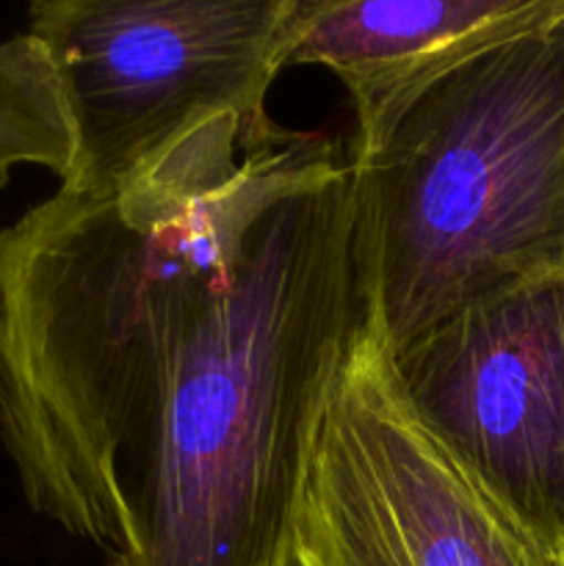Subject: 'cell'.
Returning <instances> with one entry per match:
<instances>
[{
	"label": "cell",
	"instance_id": "7",
	"mask_svg": "<svg viewBox=\"0 0 564 566\" xmlns=\"http://www.w3.org/2000/svg\"><path fill=\"white\" fill-rule=\"evenodd\" d=\"M564 9V0H288L280 70L324 66L352 97V153L374 147L442 72Z\"/></svg>",
	"mask_w": 564,
	"mask_h": 566
},
{
	"label": "cell",
	"instance_id": "5",
	"mask_svg": "<svg viewBox=\"0 0 564 566\" xmlns=\"http://www.w3.org/2000/svg\"><path fill=\"white\" fill-rule=\"evenodd\" d=\"M291 566H564L418 423L374 313L359 318L315 423Z\"/></svg>",
	"mask_w": 564,
	"mask_h": 566
},
{
	"label": "cell",
	"instance_id": "8",
	"mask_svg": "<svg viewBox=\"0 0 564 566\" xmlns=\"http://www.w3.org/2000/svg\"><path fill=\"white\" fill-rule=\"evenodd\" d=\"M75 155L70 111L53 64L31 33L0 42V188L17 166L64 177Z\"/></svg>",
	"mask_w": 564,
	"mask_h": 566
},
{
	"label": "cell",
	"instance_id": "4",
	"mask_svg": "<svg viewBox=\"0 0 564 566\" xmlns=\"http://www.w3.org/2000/svg\"><path fill=\"white\" fill-rule=\"evenodd\" d=\"M288 0H28L75 133L61 188L105 197L202 127L265 122Z\"/></svg>",
	"mask_w": 564,
	"mask_h": 566
},
{
	"label": "cell",
	"instance_id": "6",
	"mask_svg": "<svg viewBox=\"0 0 564 566\" xmlns=\"http://www.w3.org/2000/svg\"><path fill=\"white\" fill-rule=\"evenodd\" d=\"M393 363L418 423L564 564V269L459 310Z\"/></svg>",
	"mask_w": 564,
	"mask_h": 566
},
{
	"label": "cell",
	"instance_id": "3",
	"mask_svg": "<svg viewBox=\"0 0 564 566\" xmlns=\"http://www.w3.org/2000/svg\"><path fill=\"white\" fill-rule=\"evenodd\" d=\"M359 307L393 354L564 269V9L420 88L346 158Z\"/></svg>",
	"mask_w": 564,
	"mask_h": 566
},
{
	"label": "cell",
	"instance_id": "2",
	"mask_svg": "<svg viewBox=\"0 0 564 566\" xmlns=\"http://www.w3.org/2000/svg\"><path fill=\"white\" fill-rule=\"evenodd\" d=\"M352 180L330 160L276 199L188 340L108 566H291L315 423L357 332Z\"/></svg>",
	"mask_w": 564,
	"mask_h": 566
},
{
	"label": "cell",
	"instance_id": "1",
	"mask_svg": "<svg viewBox=\"0 0 564 566\" xmlns=\"http://www.w3.org/2000/svg\"><path fill=\"white\" fill-rule=\"evenodd\" d=\"M321 130L219 119L105 197L59 188L0 230V440L31 512L111 556L177 363L265 210L337 160Z\"/></svg>",
	"mask_w": 564,
	"mask_h": 566
}]
</instances>
